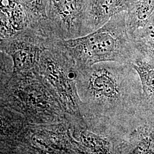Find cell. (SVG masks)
Returning a JSON list of instances; mask_svg holds the SVG:
<instances>
[{
    "label": "cell",
    "mask_w": 154,
    "mask_h": 154,
    "mask_svg": "<svg viewBox=\"0 0 154 154\" xmlns=\"http://www.w3.org/2000/svg\"><path fill=\"white\" fill-rule=\"evenodd\" d=\"M81 115L89 130L120 144L146 122L142 86L130 64L103 62L77 70Z\"/></svg>",
    "instance_id": "6da1fadb"
},
{
    "label": "cell",
    "mask_w": 154,
    "mask_h": 154,
    "mask_svg": "<svg viewBox=\"0 0 154 154\" xmlns=\"http://www.w3.org/2000/svg\"><path fill=\"white\" fill-rule=\"evenodd\" d=\"M1 107L37 125L60 123L66 114L53 91L35 70L13 72L1 83Z\"/></svg>",
    "instance_id": "7a4b0ae2"
},
{
    "label": "cell",
    "mask_w": 154,
    "mask_h": 154,
    "mask_svg": "<svg viewBox=\"0 0 154 154\" xmlns=\"http://www.w3.org/2000/svg\"><path fill=\"white\" fill-rule=\"evenodd\" d=\"M126 11L112 17L101 28L82 37L62 39L77 70L103 62L132 65L139 51L127 29Z\"/></svg>",
    "instance_id": "3957f363"
},
{
    "label": "cell",
    "mask_w": 154,
    "mask_h": 154,
    "mask_svg": "<svg viewBox=\"0 0 154 154\" xmlns=\"http://www.w3.org/2000/svg\"><path fill=\"white\" fill-rule=\"evenodd\" d=\"M35 70L53 91L66 114L83 119L75 63L62 43L54 39L41 54Z\"/></svg>",
    "instance_id": "277c9868"
},
{
    "label": "cell",
    "mask_w": 154,
    "mask_h": 154,
    "mask_svg": "<svg viewBox=\"0 0 154 154\" xmlns=\"http://www.w3.org/2000/svg\"><path fill=\"white\" fill-rule=\"evenodd\" d=\"M90 0H46V13L53 38H77L90 33Z\"/></svg>",
    "instance_id": "5b68a950"
},
{
    "label": "cell",
    "mask_w": 154,
    "mask_h": 154,
    "mask_svg": "<svg viewBox=\"0 0 154 154\" xmlns=\"http://www.w3.org/2000/svg\"><path fill=\"white\" fill-rule=\"evenodd\" d=\"M53 39L28 28L9 38L1 39V51L11 58L13 72L32 71L36 69L41 54Z\"/></svg>",
    "instance_id": "8992f818"
},
{
    "label": "cell",
    "mask_w": 154,
    "mask_h": 154,
    "mask_svg": "<svg viewBox=\"0 0 154 154\" xmlns=\"http://www.w3.org/2000/svg\"><path fill=\"white\" fill-rule=\"evenodd\" d=\"M142 86V107L146 121L154 119V58L142 52L132 64Z\"/></svg>",
    "instance_id": "52a82bcc"
},
{
    "label": "cell",
    "mask_w": 154,
    "mask_h": 154,
    "mask_svg": "<svg viewBox=\"0 0 154 154\" xmlns=\"http://www.w3.org/2000/svg\"><path fill=\"white\" fill-rule=\"evenodd\" d=\"M117 154H154V119L136 128L117 149Z\"/></svg>",
    "instance_id": "ba28073f"
},
{
    "label": "cell",
    "mask_w": 154,
    "mask_h": 154,
    "mask_svg": "<svg viewBox=\"0 0 154 154\" xmlns=\"http://www.w3.org/2000/svg\"><path fill=\"white\" fill-rule=\"evenodd\" d=\"M1 39L28 28L26 11L20 0H1Z\"/></svg>",
    "instance_id": "9c48e42d"
},
{
    "label": "cell",
    "mask_w": 154,
    "mask_h": 154,
    "mask_svg": "<svg viewBox=\"0 0 154 154\" xmlns=\"http://www.w3.org/2000/svg\"><path fill=\"white\" fill-rule=\"evenodd\" d=\"M131 0H90L88 29L92 33L101 28L116 14L127 11Z\"/></svg>",
    "instance_id": "30bf717a"
},
{
    "label": "cell",
    "mask_w": 154,
    "mask_h": 154,
    "mask_svg": "<svg viewBox=\"0 0 154 154\" xmlns=\"http://www.w3.org/2000/svg\"><path fill=\"white\" fill-rule=\"evenodd\" d=\"M72 135L85 154H116L114 143L109 138L89 130L86 127H77Z\"/></svg>",
    "instance_id": "8fae6325"
},
{
    "label": "cell",
    "mask_w": 154,
    "mask_h": 154,
    "mask_svg": "<svg viewBox=\"0 0 154 154\" xmlns=\"http://www.w3.org/2000/svg\"><path fill=\"white\" fill-rule=\"evenodd\" d=\"M26 11L28 28L46 37L51 38L46 13V0H20Z\"/></svg>",
    "instance_id": "7c38bea8"
},
{
    "label": "cell",
    "mask_w": 154,
    "mask_h": 154,
    "mask_svg": "<svg viewBox=\"0 0 154 154\" xmlns=\"http://www.w3.org/2000/svg\"><path fill=\"white\" fill-rule=\"evenodd\" d=\"M128 34L142 27L154 14V0H131L126 11Z\"/></svg>",
    "instance_id": "4fadbf2b"
},
{
    "label": "cell",
    "mask_w": 154,
    "mask_h": 154,
    "mask_svg": "<svg viewBox=\"0 0 154 154\" xmlns=\"http://www.w3.org/2000/svg\"><path fill=\"white\" fill-rule=\"evenodd\" d=\"M129 35L139 51L154 58V14L144 26Z\"/></svg>",
    "instance_id": "5bb4252c"
}]
</instances>
